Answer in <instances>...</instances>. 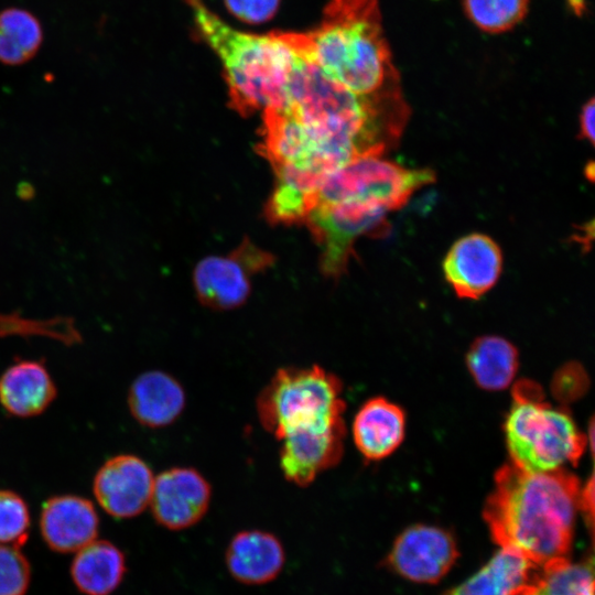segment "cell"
Returning a JSON list of instances; mask_svg holds the SVG:
<instances>
[{"mask_svg":"<svg viewBox=\"0 0 595 595\" xmlns=\"http://www.w3.org/2000/svg\"><path fill=\"white\" fill-rule=\"evenodd\" d=\"M582 487L564 468L531 473L500 467L483 511L501 548L540 569L569 560Z\"/></svg>","mask_w":595,"mask_h":595,"instance_id":"6da1fadb","label":"cell"},{"mask_svg":"<svg viewBox=\"0 0 595 595\" xmlns=\"http://www.w3.org/2000/svg\"><path fill=\"white\" fill-rule=\"evenodd\" d=\"M326 77L368 98L403 99L378 0H331L313 31L282 32Z\"/></svg>","mask_w":595,"mask_h":595,"instance_id":"7a4b0ae2","label":"cell"},{"mask_svg":"<svg viewBox=\"0 0 595 595\" xmlns=\"http://www.w3.org/2000/svg\"><path fill=\"white\" fill-rule=\"evenodd\" d=\"M195 25L220 60L231 106L241 115L284 102L298 54L282 32L255 35L232 29L203 0H184Z\"/></svg>","mask_w":595,"mask_h":595,"instance_id":"3957f363","label":"cell"},{"mask_svg":"<svg viewBox=\"0 0 595 595\" xmlns=\"http://www.w3.org/2000/svg\"><path fill=\"white\" fill-rule=\"evenodd\" d=\"M512 464L531 473L576 465L587 444L572 416L543 400L533 382L520 381L505 422Z\"/></svg>","mask_w":595,"mask_h":595,"instance_id":"277c9868","label":"cell"},{"mask_svg":"<svg viewBox=\"0 0 595 595\" xmlns=\"http://www.w3.org/2000/svg\"><path fill=\"white\" fill-rule=\"evenodd\" d=\"M343 385L318 365L279 368L261 389L257 414L278 441L284 435L344 420Z\"/></svg>","mask_w":595,"mask_h":595,"instance_id":"5b68a950","label":"cell"},{"mask_svg":"<svg viewBox=\"0 0 595 595\" xmlns=\"http://www.w3.org/2000/svg\"><path fill=\"white\" fill-rule=\"evenodd\" d=\"M259 150L273 169L296 167L326 176L363 156L353 141L302 121L284 106L263 109Z\"/></svg>","mask_w":595,"mask_h":595,"instance_id":"8992f818","label":"cell"},{"mask_svg":"<svg viewBox=\"0 0 595 595\" xmlns=\"http://www.w3.org/2000/svg\"><path fill=\"white\" fill-rule=\"evenodd\" d=\"M434 181L435 174L429 169H407L380 155H363L326 177L320 188L317 204H375L392 212Z\"/></svg>","mask_w":595,"mask_h":595,"instance_id":"52a82bcc","label":"cell"},{"mask_svg":"<svg viewBox=\"0 0 595 595\" xmlns=\"http://www.w3.org/2000/svg\"><path fill=\"white\" fill-rule=\"evenodd\" d=\"M389 212L375 204H317L304 221L321 249L322 272L331 278L344 274L357 238L387 230Z\"/></svg>","mask_w":595,"mask_h":595,"instance_id":"ba28073f","label":"cell"},{"mask_svg":"<svg viewBox=\"0 0 595 595\" xmlns=\"http://www.w3.org/2000/svg\"><path fill=\"white\" fill-rule=\"evenodd\" d=\"M272 262V256L249 239L226 256L205 257L193 272L199 302L218 311L239 307L249 298L252 277Z\"/></svg>","mask_w":595,"mask_h":595,"instance_id":"9c48e42d","label":"cell"},{"mask_svg":"<svg viewBox=\"0 0 595 595\" xmlns=\"http://www.w3.org/2000/svg\"><path fill=\"white\" fill-rule=\"evenodd\" d=\"M457 556L455 539L448 531L414 524L397 537L385 563L409 581L436 583L450 571Z\"/></svg>","mask_w":595,"mask_h":595,"instance_id":"30bf717a","label":"cell"},{"mask_svg":"<svg viewBox=\"0 0 595 595\" xmlns=\"http://www.w3.org/2000/svg\"><path fill=\"white\" fill-rule=\"evenodd\" d=\"M345 436L344 420L284 435L279 440V464L285 479L300 487L311 485L339 463Z\"/></svg>","mask_w":595,"mask_h":595,"instance_id":"8fae6325","label":"cell"},{"mask_svg":"<svg viewBox=\"0 0 595 595\" xmlns=\"http://www.w3.org/2000/svg\"><path fill=\"white\" fill-rule=\"evenodd\" d=\"M210 499V484L197 469L172 467L154 477L149 506L160 526L183 530L202 520Z\"/></svg>","mask_w":595,"mask_h":595,"instance_id":"7c38bea8","label":"cell"},{"mask_svg":"<svg viewBox=\"0 0 595 595\" xmlns=\"http://www.w3.org/2000/svg\"><path fill=\"white\" fill-rule=\"evenodd\" d=\"M154 476L150 466L131 454L109 458L95 475L94 495L118 519L140 515L150 504Z\"/></svg>","mask_w":595,"mask_h":595,"instance_id":"4fadbf2b","label":"cell"},{"mask_svg":"<svg viewBox=\"0 0 595 595\" xmlns=\"http://www.w3.org/2000/svg\"><path fill=\"white\" fill-rule=\"evenodd\" d=\"M501 270L499 246L480 232L457 239L443 261L444 277L461 299L477 300L483 296L496 284Z\"/></svg>","mask_w":595,"mask_h":595,"instance_id":"5bb4252c","label":"cell"},{"mask_svg":"<svg viewBox=\"0 0 595 595\" xmlns=\"http://www.w3.org/2000/svg\"><path fill=\"white\" fill-rule=\"evenodd\" d=\"M98 530V513L91 501L84 497L53 496L42 506L41 536L46 545L55 552H77L96 540Z\"/></svg>","mask_w":595,"mask_h":595,"instance_id":"9a60e30c","label":"cell"},{"mask_svg":"<svg viewBox=\"0 0 595 595\" xmlns=\"http://www.w3.org/2000/svg\"><path fill=\"white\" fill-rule=\"evenodd\" d=\"M226 567L239 583L262 585L273 581L285 563L282 542L273 533L251 529L236 533L225 552Z\"/></svg>","mask_w":595,"mask_h":595,"instance_id":"2e32d148","label":"cell"},{"mask_svg":"<svg viewBox=\"0 0 595 595\" xmlns=\"http://www.w3.org/2000/svg\"><path fill=\"white\" fill-rule=\"evenodd\" d=\"M186 394L171 375L150 370L138 376L128 392V407L138 423L151 429L164 428L183 413Z\"/></svg>","mask_w":595,"mask_h":595,"instance_id":"e0dca14e","label":"cell"},{"mask_svg":"<svg viewBox=\"0 0 595 595\" xmlns=\"http://www.w3.org/2000/svg\"><path fill=\"white\" fill-rule=\"evenodd\" d=\"M404 433L403 410L382 397L367 400L351 425L353 441L368 461H379L392 454L402 443Z\"/></svg>","mask_w":595,"mask_h":595,"instance_id":"ac0fdd59","label":"cell"},{"mask_svg":"<svg viewBox=\"0 0 595 595\" xmlns=\"http://www.w3.org/2000/svg\"><path fill=\"white\" fill-rule=\"evenodd\" d=\"M541 573L523 556L500 548L479 571L444 595H522Z\"/></svg>","mask_w":595,"mask_h":595,"instance_id":"d6986e66","label":"cell"},{"mask_svg":"<svg viewBox=\"0 0 595 595\" xmlns=\"http://www.w3.org/2000/svg\"><path fill=\"white\" fill-rule=\"evenodd\" d=\"M55 397L54 381L41 361H17L0 377V403L12 415H39Z\"/></svg>","mask_w":595,"mask_h":595,"instance_id":"ffe728a7","label":"cell"},{"mask_svg":"<svg viewBox=\"0 0 595 595\" xmlns=\"http://www.w3.org/2000/svg\"><path fill=\"white\" fill-rule=\"evenodd\" d=\"M71 564V577L84 595H110L127 572L123 552L107 540H94L77 552Z\"/></svg>","mask_w":595,"mask_h":595,"instance_id":"44dd1931","label":"cell"},{"mask_svg":"<svg viewBox=\"0 0 595 595\" xmlns=\"http://www.w3.org/2000/svg\"><path fill=\"white\" fill-rule=\"evenodd\" d=\"M466 363L473 379L480 388L502 390L516 376L518 350L502 337L482 336L470 345Z\"/></svg>","mask_w":595,"mask_h":595,"instance_id":"7402d4cb","label":"cell"},{"mask_svg":"<svg viewBox=\"0 0 595 595\" xmlns=\"http://www.w3.org/2000/svg\"><path fill=\"white\" fill-rule=\"evenodd\" d=\"M43 42L39 19L21 8L0 10V63L22 65L32 60Z\"/></svg>","mask_w":595,"mask_h":595,"instance_id":"603a6c76","label":"cell"},{"mask_svg":"<svg viewBox=\"0 0 595 595\" xmlns=\"http://www.w3.org/2000/svg\"><path fill=\"white\" fill-rule=\"evenodd\" d=\"M522 595H594L593 561L564 560L545 569L534 585Z\"/></svg>","mask_w":595,"mask_h":595,"instance_id":"cb8c5ba5","label":"cell"},{"mask_svg":"<svg viewBox=\"0 0 595 595\" xmlns=\"http://www.w3.org/2000/svg\"><path fill=\"white\" fill-rule=\"evenodd\" d=\"M530 0H463L467 19L480 31L500 34L523 21Z\"/></svg>","mask_w":595,"mask_h":595,"instance_id":"d4e9b609","label":"cell"},{"mask_svg":"<svg viewBox=\"0 0 595 595\" xmlns=\"http://www.w3.org/2000/svg\"><path fill=\"white\" fill-rule=\"evenodd\" d=\"M30 524L25 500L14 491L0 489V544L20 548L29 538Z\"/></svg>","mask_w":595,"mask_h":595,"instance_id":"484cf974","label":"cell"},{"mask_svg":"<svg viewBox=\"0 0 595 595\" xmlns=\"http://www.w3.org/2000/svg\"><path fill=\"white\" fill-rule=\"evenodd\" d=\"M31 566L20 548L0 544V595H25Z\"/></svg>","mask_w":595,"mask_h":595,"instance_id":"4316f807","label":"cell"},{"mask_svg":"<svg viewBox=\"0 0 595 595\" xmlns=\"http://www.w3.org/2000/svg\"><path fill=\"white\" fill-rule=\"evenodd\" d=\"M228 10L248 23H260L275 13L279 0H225Z\"/></svg>","mask_w":595,"mask_h":595,"instance_id":"83f0119b","label":"cell"},{"mask_svg":"<svg viewBox=\"0 0 595 595\" xmlns=\"http://www.w3.org/2000/svg\"><path fill=\"white\" fill-rule=\"evenodd\" d=\"M594 117H595V102L592 97L585 102L581 109L578 122L580 133L578 138L587 140L591 144L594 143Z\"/></svg>","mask_w":595,"mask_h":595,"instance_id":"f1b7e54d","label":"cell"}]
</instances>
